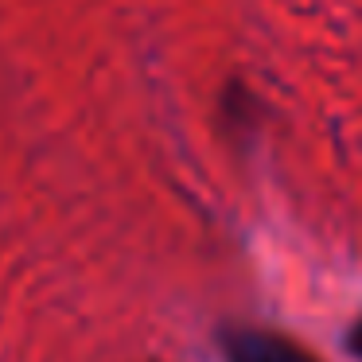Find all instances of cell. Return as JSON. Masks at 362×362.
Segmentation results:
<instances>
[{
    "instance_id": "6da1fadb",
    "label": "cell",
    "mask_w": 362,
    "mask_h": 362,
    "mask_svg": "<svg viewBox=\"0 0 362 362\" xmlns=\"http://www.w3.org/2000/svg\"><path fill=\"white\" fill-rule=\"evenodd\" d=\"M226 354L230 362H308L300 351L265 331H234L226 339Z\"/></svg>"
},
{
    "instance_id": "7a4b0ae2",
    "label": "cell",
    "mask_w": 362,
    "mask_h": 362,
    "mask_svg": "<svg viewBox=\"0 0 362 362\" xmlns=\"http://www.w3.org/2000/svg\"><path fill=\"white\" fill-rule=\"evenodd\" d=\"M351 346H354V354H358V358H362V323H358V327H354V335H351Z\"/></svg>"
}]
</instances>
